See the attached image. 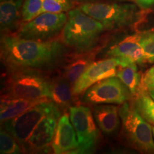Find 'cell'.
<instances>
[{
    "instance_id": "cell-24",
    "label": "cell",
    "mask_w": 154,
    "mask_h": 154,
    "mask_svg": "<svg viewBox=\"0 0 154 154\" xmlns=\"http://www.w3.org/2000/svg\"><path fill=\"white\" fill-rule=\"evenodd\" d=\"M139 42L143 49L146 63H154V30L139 34Z\"/></svg>"
},
{
    "instance_id": "cell-6",
    "label": "cell",
    "mask_w": 154,
    "mask_h": 154,
    "mask_svg": "<svg viewBox=\"0 0 154 154\" xmlns=\"http://www.w3.org/2000/svg\"><path fill=\"white\" fill-rule=\"evenodd\" d=\"M61 115V109L51 99L37 103L22 114L3 122V128L23 146L38 123L47 116Z\"/></svg>"
},
{
    "instance_id": "cell-13",
    "label": "cell",
    "mask_w": 154,
    "mask_h": 154,
    "mask_svg": "<svg viewBox=\"0 0 154 154\" xmlns=\"http://www.w3.org/2000/svg\"><path fill=\"white\" fill-rule=\"evenodd\" d=\"M79 144L76 131L67 113L59 117L51 143V149L56 154L78 153Z\"/></svg>"
},
{
    "instance_id": "cell-17",
    "label": "cell",
    "mask_w": 154,
    "mask_h": 154,
    "mask_svg": "<svg viewBox=\"0 0 154 154\" xmlns=\"http://www.w3.org/2000/svg\"><path fill=\"white\" fill-rule=\"evenodd\" d=\"M96 52L94 49L85 53H80L73 57L65 65L63 76L73 86L86 69L94 62Z\"/></svg>"
},
{
    "instance_id": "cell-3",
    "label": "cell",
    "mask_w": 154,
    "mask_h": 154,
    "mask_svg": "<svg viewBox=\"0 0 154 154\" xmlns=\"http://www.w3.org/2000/svg\"><path fill=\"white\" fill-rule=\"evenodd\" d=\"M2 94L28 99H51V82L36 71L7 72Z\"/></svg>"
},
{
    "instance_id": "cell-31",
    "label": "cell",
    "mask_w": 154,
    "mask_h": 154,
    "mask_svg": "<svg viewBox=\"0 0 154 154\" xmlns=\"http://www.w3.org/2000/svg\"><path fill=\"white\" fill-rule=\"evenodd\" d=\"M1 1H3V0H1Z\"/></svg>"
},
{
    "instance_id": "cell-16",
    "label": "cell",
    "mask_w": 154,
    "mask_h": 154,
    "mask_svg": "<svg viewBox=\"0 0 154 154\" xmlns=\"http://www.w3.org/2000/svg\"><path fill=\"white\" fill-rule=\"evenodd\" d=\"M50 99H28L2 94L0 103V120L5 121L18 116L40 102Z\"/></svg>"
},
{
    "instance_id": "cell-21",
    "label": "cell",
    "mask_w": 154,
    "mask_h": 154,
    "mask_svg": "<svg viewBox=\"0 0 154 154\" xmlns=\"http://www.w3.org/2000/svg\"><path fill=\"white\" fill-rule=\"evenodd\" d=\"M24 151L14 136L2 128L0 132V153L2 154H19Z\"/></svg>"
},
{
    "instance_id": "cell-10",
    "label": "cell",
    "mask_w": 154,
    "mask_h": 154,
    "mask_svg": "<svg viewBox=\"0 0 154 154\" xmlns=\"http://www.w3.org/2000/svg\"><path fill=\"white\" fill-rule=\"evenodd\" d=\"M119 66V61L113 57L94 61L72 86L74 95L79 96L84 93L88 88L99 81L116 76Z\"/></svg>"
},
{
    "instance_id": "cell-9",
    "label": "cell",
    "mask_w": 154,
    "mask_h": 154,
    "mask_svg": "<svg viewBox=\"0 0 154 154\" xmlns=\"http://www.w3.org/2000/svg\"><path fill=\"white\" fill-rule=\"evenodd\" d=\"M84 101L90 104L122 105L131 97V92L117 76L99 81L84 92Z\"/></svg>"
},
{
    "instance_id": "cell-23",
    "label": "cell",
    "mask_w": 154,
    "mask_h": 154,
    "mask_svg": "<svg viewBox=\"0 0 154 154\" xmlns=\"http://www.w3.org/2000/svg\"><path fill=\"white\" fill-rule=\"evenodd\" d=\"M44 0H24L22 9V21L27 22L41 12Z\"/></svg>"
},
{
    "instance_id": "cell-1",
    "label": "cell",
    "mask_w": 154,
    "mask_h": 154,
    "mask_svg": "<svg viewBox=\"0 0 154 154\" xmlns=\"http://www.w3.org/2000/svg\"><path fill=\"white\" fill-rule=\"evenodd\" d=\"M66 51V45L57 39L38 42L3 34L0 41L1 61L7 72L48 70L63 60Z\"/></svg>"
},
{
    "instance_id": "cell-8",
    "label": "cell",
    "mask_w": 154,
    "mask_h": 154,
    "mask_svg": "<svg viewBox=\"0 0 154 154\" xmlns=\"http://www.w3.org/2000/svg\"><path fill=\"white\" fill-rule=\"evenodd\" d=\"M69 117L76 131L79 147L78 153H89L99 138V128L89 108L83 105L69 107Z\"/></svg>"
},
{
    "instance_id": "cell-28",
    "label": "cell",
    "mask_w": 154,
    "mask_h": 154,
    "mask_svg": "<svg viewBox=\"0 0 154 154\" xmlns=\"http://www.w3.org/2000/svg\"><path fill=\"white\" fill-rule=\"evenodd\" d=\"M79 1H81V2H90V1H91V0H79Z\"/></svg>"
},
{
    "instance_id": "cell-4",
    "label": "cell",
    "mask_w": 154,
    "mask_h": 154,
    "mask_svg": "<svg viewBox=\"0 0 154 154\" xmlns=\"http://www.w3.org/2000/svg\"><path fill=\"white\" fill-rule=\"evenodd\" d=\"M79 8L101 22L106 30L124 28L139 18V11L134 4L85 2Z\"/></svg>"
},
{
    "instance_id": "cell-2",
    "label": "cell",
    "mask_w": 154,
    "mask_h": 154,
    "mask_svg": "<svg viewBox=\"0 0 154 154\" xmlns=\"http://www.w3.org/2000/svg\"><path fill=\"white\" fill-rule=\"evenodd\" d=\"M105 30L101 22L80 8L73 9L62 30V42L78 54L88 52L94 49Z\"/></svg>"
},
{
    "instance_id": "cell-29",
    "label": "cell",
    "mask_w": 154,
    "mask_h": 154,
    "mask_svg": "<svg viewBox=\"0 0 154 154\" xmlns=\"http://www.w3.org/2000/svg\"><path fill=\"white\" fill-rule=\"evenodd\" d=\"M115 1H120V2H121V1H129V0H115Z\"/></svg>"
},
{
    "instance_id": "cell-18",
    "label": "cell",
    "mask_w": 154,
    "mask_h": 154,
    "mask_svg": "<svg viewBox=\"0 0 154 154\" xmlns=\"http://www.w3.org/2000/svg\"><path fill=\"white\" fill-rule=\"evenodd\" d=\"M72 85L64 77H59L51 82V99L59 107L66 108L72 104Z\"/></svg>"
},
{
    "instance_id": "cell-12",
    "label": "cell",
    "mask_w": 154,
    "mask_h": 154,
    "mask_svg": "<svg viewBox=\"0 0 154 154\" xmlns=\"http://www.w3.org/2000/svg\"><path fill=\"white\" fill-rule=\"evenodd\" d=\"M106 56L116 59L121 66L146 63L143 49L139 42V34L128 36L113 45L108 50Z\"/></svg>"
},
{
    "instance_id": "cell-30",
    "label": "cell",
    "mask_w": 154,
    "mask_h": 154,
    "mask_svg": "<svg viewBox=\"0 0 154 154\" xmlns=\"http://www.w3.org/2000/svg\"><path fill=\"white\" fill-rule=\"evenodd\" d=\"M153 136H154V126H153Z\"/></svg>"
},
{
    "instance_id": "cell-27",
    "label": "cell",
    "mask_w": 154,
    "mask_h": 154,
    "mask_svg": "<svg viewBox=\"0 0 154 154\" xmlns=\"http://www.w3.org/2000/svg\"><path fill=\"white\" fill-rule=\"evenodd\" d=\"M149 91V94L151 96V97L154 100V89L149 90V91Z\"/></svg>"
},
{
    "instance_id": "cell-22",
    "label": "cell",
    "mask_w": 154,
    "mask_h": 154,
    "mask_svg": "<svg viewBox=\"0 0 154 154\" xmlns=\"http://www.w3.org/2000/svg\"><path fill=\"white\" fill-rule=\"evenodd\" d=\"M72 7V0H44L40 14L44 12L65 13Z\"/></svg>"
},
{
    "instance_id": "cell-20",
    "label": "cell",
    "mask_w": 154,
    "mask_h": 154,
    "mask_svg": "<svg viewBox=\"0 0 154 154\" xmlns=\"http://www.w3.org/2000/svg\"><path fill=\"white\" fill-rule=\"evenodd\" d=\"M134 106L143 119L154 125V100L149 94L144 92L138 94Z\"/></svg>"
},
{
    "instance_id": "cell-5",
    "label": "cell",
    "mask_w": 154,
    "mask_h": 154,
    "mask_svg": "<svg viewBox=\"0 0 154 154\" xmlns=\"http://www.w3.org/2000/svg\"><path fill=\"white\" fill-rule=\"evenodd\" d=\"M122 131L134 149L143 153H154L153 126L140 114L135 106L127 102L119 108Z\"/></svg>"
},
{
    "instance_id": "cell-11",
    "label": "cell",
    "mask_w": 154,
    "mask_h": 154,
    "mask_svg": "<svg viewBox=\"0 0 154 154\" xmlns=\"http://www.w3.org/2000/svg\"><path fill=\"white\" fill-rule=\"evenodd\" d=\"M61 115L44 117L31 133L29 137L23 146L24 151L44 152L49 151L54 136L59 117Z\"/></svg>"
},
{
    "instance_id": "cell-7",
    "label": "cell",
    "mask_w": 154,
    "mask_h": 154,
    "mask_svg": "<svg viewBox=\"0 0 154 154\" xmlns=\"http://www.w3.org/2000/svg\"><path fill=\"white\" fill-rule=\"evenodd\" d=\"M67 19L68 15L65 13H42L25 22L19 29L16 36L34 41H50L62 32Z\"/></svg>"
},
{
    "instance_id": "cell-14",
    "label": "cell",
    "mask_w": 154,
    "mask_h": 154,
    "mask_svg": "<svg viewBox=\"0 0 154 154\" xmlns=\"http://www.w3.org/2000/svg\"><path fill=\"white\" fill-rule=\"evenodd\" d=\"M94 120L100 130L107 136H112L120 126L119 108L116 105L100 103L92 109Z\"/></svg>"
},
{
    "instance_id": "cell-19",
    "label": "cell",
    "mask_w": 154,
    "mask_h": 154,
    "mask_svg": "<svg viewBox=\"0 0 154 154\" xmlns=\"http://www.w3.org/2000/svg\"><path fill=\"white\" fill-rule=\"evenodd\" d=\"M116 76L120 79L128 87L132 95L139 94L141 88V78L136 63H131L126 66H119Z\"/></svg>"
},
{
    "instance_id": "cell-25",
    "label": "cell",
    "mask_w": 154,
    "mask_h": 154,
    "mask_svg": "<svg viewBox=\"0 0 154 154\" xmlns=\"http://www.w3.org/2000/svg\"><path fill=\"white\" fill-rule=\"evenodd\" d=\"M141 89L143 91L154 89V66L150 68L142 76Z\"/></svg>"
},
{
    "instance_id": "cell-26",
    "label": "cell",
    "mask_w": 154,
    "mask_h": 154,
    "mask_svg": "<svg viewBox=\"0 0 154 154\" xmlns=\"http://www.w3.org/2000/svg\"><path fill=\"white\" fill-rule=\"evenodd\" d=\"M140 7L148 9L154 5V0H135Z\"/></svg>"
},
{
    "instance_id": "cell-15",
    "label": "cell",
    "mask_w": 154,
    "mask_h": 154,
    "mask_svg": "<svg viewBox=\"0 0 154 154\" xmlns=\"http://www.w3.org/2000/svg\"><path fill=\"white\" fill-rule=\"evenodd\" d=\"M24 2V0L1 1L0 28L2 34H11V32L18 29L19 23L22 19V9Z\"/></svg>"
}]
</instances>
